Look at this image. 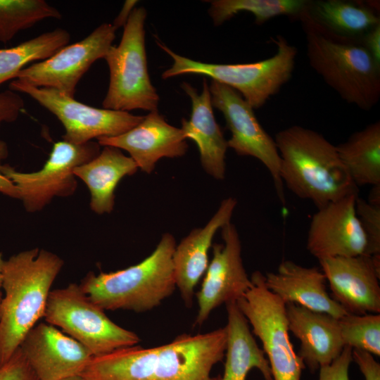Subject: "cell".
Masks as SVG:
<instances>
[{
    "mask_svg": "<svg viewBox=\"0 0 380 380\" xmlns=\"http://www.w3.org/2000/svg\"><path fill=\"white\" fill-rule=\"evenodd\" d=\"M226 327L144 348L138 346L93 357L81 374L84 380H216L213 367L224 357Z\"/></svg>",
    "mask_w": 380,
    "mask_h": 380,
    "instance_id": "obj_1",
    "label": "cell"
},
{
    "mask_svg": "<svg viewBox=\"0 0 380 380\" xmlns=\"http://www.w3.org/2000/svg\"><path fill=\"white\" fill-rule=\"evenodd\" d=\"M64 265L56 254L33 248L4 260L0 306V365L44 318L51 288Z\"/></svg>",
    "mask_w": 380,
    "mask_h": 380,
    "instance_id": "obj_2",
    "label": "cell"
},
{
    "mask_svg": "<svg viewBox=\"0 0 380 380\" xmlns=\"http://www.w3.org/2000/svg\"><path fill=\"white\" fill-rule=\"evenodd\" d=\"M274 141L280 157L283 184L317 208L357 194L341 161L336 146L321 133L292 125L278 132Z\"/></svg>",
    "mask_w": 380,
    "mask_h": 380,
    "instance_id": "obj_3",
    "label": "cell"
},
{
    "mask_svg": "<svg viewBox=\"0 0 380 380\" xmlns=\"http://www.w3.org/2000/svg\"><path fill=\"white\" fill-rule=\"evenodd\" d=\"M175 247L174 236L165 233L153 253L140 262L108 273L89 272L79 284L104 310H151L176 289L172 262Z\"/></svg>",
    "mask_w": 380,
    "mask_h": 380,
    "instance_id": "obj_4",
    "label": "cell"
},
{
    "mask_svg": "<svg viewBox=\"0 0 380 380\" xmlns=\"http://www.w3.org/2000/svg\"><path fill=\"white\" fill-rule=\"evenodd\" d=\"M311 68L342 99L363 110L380 99V65L360 42L338 38L300 20Z\"/></svg>",
    "mask_w": 380,
    "mask_h": 380,
    "instance_id": "obj_5",
    "label": "cell"
},
{
    "mask_svg": "<svg viewBox=\"0 0 380 380\" xmlns=\"http://www.w3.org/2000/svg\"><path fill=\"white\" fill-rule=\"evenodd\" d=\"M277 46L271 57L249 63L217 64L194 61L174 52L159 41L158 46L169 55L172 64L162 73L163 79L183 74L208 76L238 91L253 108L264 106L287 83L295 68L297 49L282 35L271 37Z\"/></svg>",
    "mask_w": 380,
    "mask_h": 380,
    "instance_id": "obj_6",
    "label": "cell"
},
{
    "mask_svg": "<svg viewBox=\"0 0 380 380\" xmlns=\"http://www.w3.org/2000/svg\"><path fill=\"white\" fill-rule=\"evenodd\" d=\"M145 8L135 7L124 27L118 46L104 56L109 69V85L103 108L126 111L158 110L159 95L148 71L145 46Z\"/></svg>",
    "mask_w": 380,
    "mask_h": 380,
    "instance_id": "obj_7",
    "label": "cell"
},
{
    "mask_svg": "<svg viewBox=\"0 0 380 380\" xmlns=\"http://www.w3.org/2000/svg\"><path fill=\"white\" fill-rule=\"evenodd\" d=\"M44 319L86 347L93 357L141 341L137 334L113 322L76 283L50 291Z\"/></svg>",
    "mask_w": 380,
    "mask_h": 380,
    "instance_id": "obj_8",
    "label": "cell"
},
{
    "mask_svg": "<svg viewBox=\"0 0 380 380\" xmlns=\"http://www.w3.org/2000/svg\"><path fill=\"white\" fill-rule=\"evenodd\" d=\"M251 280V288L236 303L262 342L273 380H300L305 366L289 338L286 304L267 288L260 271Z\"/></svg>",
    "mask_w": 380,
    "mask_h": 380,
    "instance_id": "obj_9",
    "label": "cell"
},
{
    "mask_svg": "<svg viewBox=\"0 0 380 380\" xmlns=\"http://www.w3.org/2000/svg\"><path fill=\"white\" fill-rule=\"evenodd\" d=\"M98 142L75 144L65 140L53 144L49 158L36 172H23L6 164L1 172L18 189L19 199L27 212L44 208L55 197L72 196L77 189L75 167L92 160L100 153Z\"/></svg>",
    "mask_w": 380,
    "mask_h": 380,
    "instance_id": "obj_10",
    "label": "cell"
},
{
    "mask_svg": "<svg viewBox=\"0 0 380 380\" xmlns=\"http://www.w3.org/2000/svg\"><path fill=\"white\" fill-rule=\"evenodd\" d=\"M9 88L26 94L53 113L63 125V139L75 144L118 136L144 118L126 111L92 107L54 89L34 87L18 79L10 83Z\"/></svg>",
    "mask_w": 380,
    "mask_h": 380,
    "instance_id": "obj_11",
    "label": "cell"
},
{
    "mask_svg": "<svg viewBox=\"0 0 380 380\" xmlns=\"http://www.w3.org/2000/svg\"><path fill=\"white\" fill-rule=\"evenodd\" d=\"M213 107L223 115L231 137L228 148L241 156L260 161L269 171L281 201L284 203V184L280 177V157L274 139L258 120L253 108L232 88L212 80L209 85Z\"/></svg>",
    "mask_w": 380,
    "mask_h": 380,
    "instance_id": "obj_12",
    "label": "cell"
},
{
    "mask_svg": "<svg viewBox=\"0 0 380 380\" xmlns=\"http://www.w3.org/2000/svg\"><path fill=\"white\" fill-rule=\"evenodd\" d=\"M115 32L112 24L103 23L83 39L67 44L49 58L27 65L15 79L74 97L80 79L96 61L104 58L112 46Z\"/></svg>",
    "mask_w": 380,
    "mask_h": 380,
    "instance_id": "obj_13",
    "label": "cell"
},
{
    "mask_svg": "<svg viewBox=\"0 0 380 380\" xmlns=\"http://www.w3.org/2000/svg\"><path fill=\"white\" fill-rule=\"evenodd\" d=\"M223 243L213 245V258L208 264L200 290L195 293L198 313L195 325H202L217 307L241 298L251 288L241 257L238 231L231 222L221 228Z\"/></svg>",
    "mask_w": 380,
    "mask_h": 380,
    "instance_id": "obj_14",
    "label": "cell"
},
{
    "mask_svg": "<svg viewBox=\"0 0 380 380\" xmlns=\"http://www.w3.org/2000/svg\"><path fill=\"white\" fill-rule=\"evenodd\" d=\"M357 194L319 208L312 215L307 249L318 260L365 254L367 239L356 213Z\"/></svg>",
    "mask_w": 380,
    "mask_h": 380,
    "instance_id": "obj_15",
    "label": "cell"
},
{
    "mask_svg": "<svg viewBox=\"0 0 380 380\" xmlns=\"http://www.w3.org/2000/svg\"><path fill=\"white\" fill-rule=\"evenodd\" d=\"M331 298L348 313L380 312V258L365 254L318 260Z\"/></svg>",
    "mask_w": 380,
    "mask_h": 380,
    "instance_id": "obj_16",
    "label": "cell"
},
{
    "mask_svg": "<svg viewBox=\"0 0 380 380\" xmlns=\"http://www.w3.org/2000/svg\"><path fill=\"white\" fill-rule=\"evenodd\" d=\"M19 348L39 380L81 376L93 357L86 347L46 322L33 327Z\"/></svg>",
    "mask_w": 380,
    "mask_h": 380,
    "instance_id": "obj_17",
    "label": "cell"
},
{
    "mask_svg": "<svg viewBox=\"0 0 380 380\" xmlns=\"http://www.w3.org/2000/svg\"><path fill=\"white\" fill-rule=\"evenodd\" d=\"M186 139L182 129L170 125L156 110L126 132L99 138L97 142L126 151L138 168L150 174L160 158L184 156L188 149Z\"/></svg>",
    "mask_w": 380,
    "mask_h": 380,
    "instance_id": "obj_18",
    "label": "cell"
},
{
    "mask_svg": "<svg viewBox=\"0 0 380 380\" xmlns=\"http://www.w3.org/2000/svg\"><path fill=\"white\" fill-rule=\"evenodd\" d=\"M236 203L232 197L224 199L203 227L193 229L175 247L172 262L176 288L188 308L192 306L195 287L208 268L213 237L219 229L231 222Z\"/></svg>",
    "mask_w": 380,
    "mask_h": 380,
    "instance_id": "obj_19",
    "label": "cell"
},
{
    "mask_svg": "<svg viewBox=\"0 0 380 380\" xmlns=\"http://www.w3.org/2000/svg\"><path fill=\"white\" fill-rule=\"evenodd\" d=\"M289 331L300 341L298 355L313 372L330 365L343 350L338 319L295 303L286 304Z\"/></svg>",
    "mask_w": 380,
    "mask_h": 380,
    "instance_id": "obj_20",
    "label": "cell"
},
{
    "mask_svg": "<svg viewBox=\"0 0 380 380\" xmlns=\"http://www.w3.org/2000/svg\"><path fill=\"white\" fill-rule=\"evenodd\" d=\"M181 87L191 101L189 120L182 119L184 135L197 145L204 170L216 179H223L226 172L227 140L215 120L208 84L203 79L201 94L186 82H182Z\"/></svg>",
    "mask_w": 380,
    "mask_h": 380,
    "instance_id": "obj_21",
    "label": "cell"
},
{
    "mask_svg": "<svg viewBox=\"0 0 380 380\" xmlns=\"http://www.w3.org/2000/svg\"><path fill=\"white\" fill-rule=\"evenodd\" d=\"M326 278L317 267H307L291 260L283 261L276 272L265 275L267 288L285 304L295 303L337 319L348 312L329 295Z\"/></svg>",
    "mask_w": 380,
    "mask_h": 380,
    "instance_id": "obj_22",
    "label": "cell"
},
{
    "mask_svg": "<svg viewBox=\"0 0 380 380\" xmlns=\"http://www.w3.org/2000/svg\"><path fill=\"white\" fill-rule=\"evenodd\" d=\"M379 2L308 0L297 20H305L331 36L360 42L365 34L380 25Z\"/></svg>",
    "mask_w": 380,
    "mask_h": 380,
    "instance_id": "obj_23",
    "label": "cell"
},
{
    "mask_svg": "<svg viewBox=\"0 0 380 380\" xmlns=\"http://www.w3.org/2000/svg\"><path fill=\"white\" fill-rule=\"evenodd\" d=\"M138 170L136 163L120 149L106 146L92 160L75 167L74 175L82 180L89 190L90 208L96 214L112 212L115 190L125 176Z\"/></svg>",
    "mask_w": 380,
    "mask_h": 380,
    "instance_id": "obj_24",
    "label": "cell"
},
{
    "mask_svg": "<svg viewBox=\"0 0 380 380\" xmlns=\"http://www.w3.org/2000/svg\"><path fill=\"white\" fill-rule=\"evenodd\" d=\"M225 305L227 312L225 363L223 374L216 377V380H246L253 368L259 369L265 380H273L268 360L258 346L249 323L236 301Z\"/></svg>",
    "mask_w": 380,
    "mask_h": 380,
    "instance_id": "obj_25",
    "label": "cell"
},
{
    "mask_svg": "<svg viewBox=\"0 0 380 380\" xmlns=\"http://www.w3.org/2000/svg\"><path fill=\"white\" fill-rule=\"evenodd\" d=\"M341 161L358 187L380 185V122L355 132L336 145Z\"/></svg>",
    "mask_w": 380,
    "mask_h": 380,
    "instance_id": "obj_26",
    "label": "cell"
},
{
    "mask_svg": "<svg viewBox=\"0 0 380 380\" xmlns=\"http://www.w3.org/2000/svg\"><path fill=\"white\" fill-rule=\"evenodd\" d=\"M70 39L69 32L62 28L44 32L17 46L0 49V85L15 79L20 70L32 62L44 61Z\"/></svg>",
    "mask_w": 380,
    "mask_h": 380,
    "instance_id": "obj_27",
    "label": "cell"
},
{
    "mask_svg": "<svg viewBox=\"0 0 380 380\" xmlns=\"http://www.w3.org/2000/svg\"><path fill=\"white\" fill-rule=\"evenodd\" d=\"M208 13L214 25L220 26L240 12H249L260 25L270 19L285 15L298 19L308 0H213Z\"/></svg>",
    "mask_w": 380,
    "mask_h": 380,
    "instance_id": "obj_28",
    "label": "cell"
},
{
    "mask_svg": "<svg viewBox=\"0 0 380 380\" xmlns=\"http://www.w3.org/2000/svg\"><path fill=\"white\" fill-rule=\"evenodd\" d=\"M61 18L60 11L44 0H0V42L11 41L44 19Z\"/></svg>",
    "mask_w": 380,
    "mask_h": 380,
    "instance_id": "obj_29",
    "label": "cell"
},
{
    "mask_svg": "<svg viewBox=\"0 0 380 380\" xmlns=\"http://www.w3.org/2000/svg\"><path fill=\"white\" fill-rule=\"evenodd\" d=\"M344 346L380 355V315L349 314L338 319Z\"/></svg>",
    "mask_w": 380,
    "mask_h": 380,
    "instance_id": "obj_30",
    "label": "cell"
},
{
    "mask_svg": "<svg viewBox=\"0 0 380 380\" xmlns=\"http://www.w3.org/2000/svg\"><path fill=\"white\" fill-rule=\"evenodd\" d=\"M356 213L367 239L365 255L380 258V203L357 197Z\"/></svg>",
    "mask_w": 380,
    "mask_h": 380,
    "instance_id": "obj_31",
    "label": "cell"
},
{
    "mask_svg": "<svg viewBox=\"0 0 380 380\" xmlns=\"http://www.w3.org/2000/svg\"><path fill=\"white\" fill-rule=\"evenodd\" d=\"M0 380H39L20 348L0 365Z\"/></svg>",
    "mask_w": 380,
    "mask_h": 380,
    "instance_id": "obj_32",
    "label": "cell"
},
{
    "mask_svg": "<svg viewBox=\"0 0 380 380\" xmlns=\"http://www.w3.org/2000/svg\"><path fill=\"white\" fill-rule=\"evenodd\" d=\"M352 348L345 346L341 355L330 365L319 368V380H349V367L353 361Z\"/></svg>",
    "mask_w": 380,
    "mask_h": 380,
    "instance_id": "obj_33",
    "label": "cell"
},
{
    "mask_svg": "<svg viewBox=\"0 0 380 380\" xmlns=\"http://www.w3.org/2000/svg\"><path fill=\"white\" fill-rule=\"evenodd\" d=\"M24 107V101L17 92L10 89L0 92V126L15 122Z\"/></svg>",
    "mask_w": 380,
    "mask_h": 380,
    "instance_id": "obj_34",
    "label": "cell"
},
{
    "mask_svg": "<svg viewBox=\"0 0 380 380\" xmlns=\"http://www.w3.org/2000/svg\"><path fill=\"white\" fill-rule=\"evenodd\" d=\"M352 359L359 367L365 380H380V364L371 353L353 349Z\"/></svg>",
    "mask_w": 380,
    "mask_h": 380,
    "instance_id": "obj_35",
    "label": "cell"
},
{
    "mask_svg": "<svg viewBox=\"0 0 380 380\" xmlns=\"http://www.w3.org/2000/svg\"><path fill=\"white\" fill-rule=\"evenodd\" d=\"M362 45L367 50L375 62L380 65V25H376L360 40Z\"/></svg>",
    "mask_w": 380,
    "mask_h": 380,
    "instance_id": "obj_36",
    "label": "cell"
},
{
    "mask_svg": "<svg viewBox=\"0 0 380 380\" xmlns=\"http://www.w3.org/2000/svg\"><path fill=\"white\" fill-rule=\"evenodd\" d=\"M8 156L6 143L0 139V167L2 162ZM0 193L13 198L19 199V194L13 183L0 171Z\"/></svg>",
    "mask_w": 380,
    "mask_h": 380,
    "instance_id": "obj_37",
    "label": "cell"
},
{
    "mask_svg": "<svg viewBox=\"0 0 380 380\" xmlns=\"http://www.w3.org/2000/svg\"><path fill=\"white\" fill-rule=\"evenodd\" d=\"M137 2L135 0H127L125 1L120 13L112 24L116 30L125 27Z\"/></svg>",
    "mask_w": 380,
    "mask_h": 380,
    "instance_id": "obj_38",
    "label": "cell"
},
{
    "mask_svg": "<svg viewBox=\"0 0 380 380\" xmlns=\"http://www.w3.org/2000/svg\"><path fill=\"white\" fill-rule=\"evenodd\" d=\"M367 201L373 203H380V185L372 186Z\"/></svg>",
    "mask_w": 380,
    "mask_h": 380,
    "instance_id": "obj_39",
    "label": "cell"
},
{
    "mask_svg": "<svg viewBox=\"0 0 380 380\" xmlns=\"http://www.w3.org/2000/svg\"><path fill=\"white\" fill-rule=\"evenodd\" d=\"M4 260H5L3 258L2 253L0 251V306L3 298L2 277Z\"/></svg>",
    "mask_w": 380,
    "mask_h": 380,
    "instance_id": "obj_40",
    "label": "cell"
},
{
    "mask_svg": "<svg viewBox=\"0 0 380 380\" xmlns=\"http://www.w3.org/2000/svg\"><path fill=\"white\" fill-rule=\"evenodd\" d=\"M61 380H84V379L81 376H76L69 377V378H66V379H63Z\"/></svg>",
    "mask_w": 380,
    "mask_h": 380,
    "instance_id": "obj_41",
    "label": "cell"
}]
</instances>
